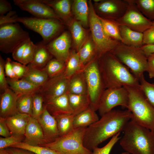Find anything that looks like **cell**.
Listing matches in <instances>:
<instances>
[{
  "instance_id": "obj_40",
  "label": "cell",
  "mask_w": 154,
  "mask_h": 154,
  "mask_svg": "<svg viewBox=\"0 0 154 154\" xmlns=\"http://www.w3.org/2000/svg\"><path fill=\"white\" fill-rule=\"evenodd\" d=\"M43 96L38 92L34 94L31 116L37 120L42 113L44 110Z\"/></svg>"
},
{
  "instance_id": "obj_15",
  "label": "cell",
  "mask_w": 154,
  "mask_h": 154,
  "mask_svg": "<svg viewBox=\"0 0 154 154\" xmlns=\"http://www.w3.org/2000/svg\"><path fill=\"white\" fill-rule=\"evenodd\" d=\"M69 81V78L64 74L49 78L46 83L40 88L38 92L44 98L56 97L68 93Z\"/></svg>"
},
{
  "instance_id": "obj_20",
  "label": "cell",
  "mask_w": 154,
  "mask_h": 154,
  "mask_svg": "<svg viewBox=\"0 0 154 154\" xmlns=\"http://www.w3.org/2000/svg\"><path fill=\"white\" fill-rule=\"evenodd\" d=\"M18 95L9 87L0 96V117L5 118L18 113L17 107Z\"/></svg>"
},
{
  "instance_id": "obj_9",
  "label": "cell",
  "mask_w": 154,
  "mask_h": 154,
  "mask_svg": "<svg viewBox=\"0 0 154 154\" xmlns=\"http://www.w3.org/2000/svg\"><path fill=\"white\" fill-rule=\"evenodd\" d=\"M89 21L97 56L100 58L111 52L121 42L108 37L105 33L99 17L91 1L89 3Z\"/></svg>"
},
{
  "instance_id": "obj_14",
  "label": "cell",
  "mask_w": 154,
  "mask_h": 154,
  "mask_svg": "<svg viewBox=\"0 0 154 154\" xmlns=\"http://www.w3.org/2000/svg\"><path fill=\"white\" fill-rule=\"evenodd\" d=\"M128 5L127 0L101 1L97 5V8L100 17L116 20L123 15Z\"/></svg>"
},
{
  "instance_id": "obj_43",
  "label": "cell",
  "mask_w": 154,
  "mask_h": 154,
  "mask_svg": "<svg viewBox=\"0 0 154 154\" xmlns=\"http://www.w3.org/2000/svg\"><path fill=\"white\" fill-rule=\"evenodd\" d=\"M24 135H11L9 137H0V149H5L19 143L22 142Z\"/></svg>"
},
{
  "instance_id": "obj_35",
  "label": "cell",
  "mask_w": 154,
  "mask_h": 154,
  "mask_svg": "<svg viewBox=\"0 0 154 154\" xmlns=\"http://www.w3.org/2000/svg\"><path fill=\"white\" fill-rule=\"evenodd\" d=\"M80 62L83 68L84 66L97 56V52L94 45L90 41H87L77 52Z\"/></svg>"
},
{
  "instance_id": "obj_38",
  "label": "cell",
  "mask_w": 154,
  "mask_h": 154,
  "mask_svg": "<svg viewBox=\"0 0 154 154\" xmlns=\"http://www.w3.org/2000/svg\"><path fill=\"white\" fill-rule=\"evenodd\" d=\"M138 8L147 18L154 20V0H134Z\"/></svg>"
},
{
  "instance_id": "obj_37",
  "label": "cell",
  "mask_w": 154,
  "mask_h": 154,
  "mask_svg": "<svg viewBox=\"0 0 154 154\" xmlns=\"http://www.w3.org/2000/svg\"><path fill=\"white\" fill-rule=\"evenodd\" d=\"M34 94L18 95L17 107L19 113L27 114L31 116Z\"/></svg>"
},
{
  "instance_id": "obj_28",
  "label": "cell",
  "mask_w": 154,
  "mask_h": 154,
  "mask_svg": "<svg viewBox=\"0 0 154 154\" xmlns=\"http://www.w3.org/2000/svg\"><path fill=\"white\" fill-rule=\"evenodd\" d=\"M75 116L73 114H62L53 116L56 122L60 137L68 134L74 129L73 121Z\"/></svg>"
},
{
  "instance_id": "obj_1",
  "label": "cell",
  "mask_w": 154,
  "mask_h": 154,
  "mask_svg": "<svg viewBox=\"0 0 154 154\" xmlns=\"http://www.w3.org/2000/svg\"><path fill=\"white\" fill-rule=\"evenodd\" d=\"M101 117L86 129L83 144L91 151L109 138L123 131L131 119V114L128 109L112 110Z\"/></svg>"
},
{
  "instance_id": "obj_53",
  "label": "cell",
  "mask_w": 154,
  "mask_h": 154,
  "mask_svg": "<svg viewBox=\"0 0 154 154\" xmlns=\"http://www.w3.org/2000/svg\"><path fill=\"white\" fill-rule=\"evenodd\" d=\"M9 154H36L27 150L10 147L5 149Z\"/></svg>"
},
{
  "instance_id": "obj_34",
  "label": "cell",
  "mask_w": 154,
  "mask_h": 154,
  "mask_svg": "<svg viewBox=\"0 0 154 154\" xmlns=\"http://www.w3.org/2000/svg\"><path fill=\"white\" fill-rule=\"evenodd\" d=\"M79 22L74 21L71 27V31L76 48L78 52L86 39L85 31Z\"/></svg>"
},
{
  "instance_id": "obj_24",
  "label": "cell",
  "mask_w": 154,
  "mask_h": 154,
  "mask_svg": "<svg viewBox=\"0 0 154 154\" xmlns=\"http://www.w3.org/2000/svg\"><path fill=\"white\" fill-rule=\"evenodd\" d=\"M68 93L87 95V88L83 69L69 78Z\"/></svg>"
},
{
  "instance_id": "obj_17",
  "label": "cell",
  "mask_w": 154,
  "mask_h": 154,
  "mask_svg": "<svg viewBox=\"0 0 154 154\" xmlns=\"http://www.w3.org/2000/svg\"><path fill=\"white\" fill-rule=\"evenodd\" d=\"M37 120L42 129L45 144L52 143L60 137L56 121L44 105L43 112Z\"/></svg>"
},
{
  "instance_id": "obj_50",
  "label": "cell",
  "mask_w": 154,
  "mask_h": 154,
  "mask_svg": "<svg viewBox=\"0 0 154 154\" xmlns=\"http://www.w3.org/2000/svg\"><path fill=\"white\" fill-rule=\"evenodd\" d=\"M147 71L150 78H154V53L147 56Z\"/></svg>"
},
{
  "instance_id": "obj_54",
  "label": "cell",
  "mask_w": 154,
  "mask_h": 154,
  "mask_svg": "<svg viewBox=\"0 0 154 154\" xmlns=\"http://www.w3.org/2000/svg\"><path fill=\"white\" fill-rule=\"evenodd\" d=\"M16 14L15 11L12 10L8 12L6 15H0V25L9 23L13 17Z\"/></svg>"
},
{
  "instance_id": "obj_11",
  "label": "cell",
  "mask_w": 154,
  "mask_h": 154,
  "mask_svg": "<svg viewBox=\"0 0 154 154\" xmlns=\"http://www.w3.org/2000/svg\"><path fill=\"white\" fill-rule=\"evenodd\" d=\"M129 93L124 86L106 88L100 100L98 110L101 116L117 106L127 108Z\"/></svg>"
},
{
  "instance_id": "obj_52",
  "label": "cell",
  "mask_w": 154,
  "mask_h": 154,
  "mask_svg": "<svg viewBox=\"0 0 154 154\" xmlns=\"http://www.w3.org/2000/svg\"><path fill=\"white\" fill-rule=\"evenodd\" d=\"M12 7L11 4L6 0H0V15L4 14L12 11Z\"/></svg>"
},
{
  "instance_id": "obj_56",
  "label": "cell",
  "mask_w": 154,
  "mask_h": 154,
  "mask_svg": "<svg viewBox=\"0 0 154 154\" xmlns=\"http://www.w3.org/2000/svg\"><path fill=\"white\" fill-rule=\"evenodd\" d=\"M0 154H9L5 149H0Z\"/></svg>"
},
{
  "instance_id": "obj_5",
  "label": "cell",
  "mask_w": 154,
  "mask_h": 154,
  "mask_svg": "<svg viewBox=\"0 0 154 154\" xmlns=\"http://www.w3.org/2000/svg\"><path fill=\"white\" fill-rule=\"evenodd\" d=\"M110 52L130 69L139 81L147 71V57L140 47L127 46L120 42Z\"/></svg>"
},
{
  "instance_id": "obj_51",
  "label": "cell",
  "mask_w": 154,
  "mask_h": 154,
  "mask_svg": "<svg viewBox=\"0 0 154 154\" xmlns=\"http://www.w3.org/2000/svg\"><path fill=\"white\" fill-rule=\"evenodd\" d=\"M0 135L4 137H9L11 135L4 118L1 117H0Z\"/></svg>"
},
{
  "instance_id": "obj_57",
  "label": "cell",
  "mask_w": 154,
  "mask_h": 154,
  "mask_svg": "<svg viewBox=\"0 0 154 154\" xmlns=\"http://www.w3.org/2000/svg\"><path fill=\"white\" fill-rule=\"evenodd\" d=\"M130 154L127 152H122V153H119V154Z\"/></svg>"
},
{
  "instance_id": "obj_48",
  "label": "cell",
  "mask_w": 154,
  "mask_h": 154,
  "mask_svg": "<svg viewBox=\"0 0 154 154\" xmlns=\"http://www.w3.org/2000/svg\"><path fill=\"white\" fill-rule=\"evenodd\" d=\"M143 45L154 44V26L145 30L143 33Z\"/></svg>"
},
{
  "instance_id": "obj_45",
  "label": "cell",
  "mask_w": 154,
  "mask_h": 154,
  "mask_svg": "<svg viewBox=\"0 0 154 154\" xmlns=\"http://www.w3.org/2000/svg\"><path fill=\"white\" fill-rule=\"evenodd\" d=\"M31 41L29 38L22 42L17 46L12 53V57L14 60L21 63L24 50Z\"/></svg>"
},
{
  "instance_id": "obj_49",
  "label": "cell",
  "mask_w": 154,
  "mask_h": 154,
  "mask_svg": "<svg viewBox=\"0 0 154 154\" xmlns=\"http://www.w3.org/2000/svg\"><path fill=\"white\" fill-rule=\"evenodd\" d=\"M11 60L9 58L5 60L4 69L7 77L12 79H18L15 74L11 63Z\"/></svg>"
},
{
  "instance_id": "obj_23",
  "label": "cell",
  "mask_w": 154,
  "mask_h": 154,
  "mask_svg": "<svg viewBox=\"0 0 154 154\" xmlns=\"http://www.w3.org/2000/svg\"><path fill=\"white\" fill-rule=\"evenodd\" d=\"M120 34L123 44L140 47L143 45V33L134 31L125 25L119 24Z\"/></svg>"
},
{
  "instance_id": "obj_19",
  "label": "cell",
  "mask_w": 154,
  "mask_h": 154,
  "mask_svg": "<svg viewBox=\"0 0 154 154\" xmlns=\"http://www.w3.org/2000/svg\"><path fill=\"white\" fill-rule=\"evenodd\" d=\"M22 142L32 146L46 143L41 127L37 120L31 116L27 124Z\"/></svg>"
},
{
  "instance_id": "obj_31",
  "label": "cell",
  "mask_w": 154,
  "mask_h": 154,
  "mask_svg": "<svg viewBox=\"0 0 154 154\" xmlns=\"http://www.w3.org/2000/svg\"><path fill=\"white\" fill-rule=\"evenodd\" d=\"M72 9L76 19L83 26H87L89 20V7L87 1H75L73 4Z\"/></svg>"
},
{
  "instance_id": "obj_8",
  "label": "cell",
  "mask_w": 154,
  "mask_h": 154,
  "mask_svg": "<svg viewBox=\"0 0 154 154\" xmlns=\"http://www.w3.org/2000/svg\"><path fill=\"white\" fill-rule=\"evenodd\" d=\"M20 22L27 28L39 34L47 44L62 30L64 26L60 21L56 19L32 17H19L17 15L11 23Z\"/></svg>"
},
{
  "instance_id": "obj_36",
  "label": "cell",
  "mask_w": 154,
  "mask_h": 154,
  "mask_svg": "<svg viewBox=\"0 0 154 154\" xmlns=\"http://www.w3.org/2000/svg\"><path fill=\"white\" fill-rule=\"evenodd\" d=\"M65 68V64L55 58H52L42 69L49 78H51L64 74Z\"/></svg>"
},
{
  "instance_id": "obj_44",
  "label": "cell",
  "mask_w": 154,
  "mask_h": 154,
  "mask_svg": "<svg viewBox=\"0 0 154 154\" xmlns=\"http://www.w3.org/2000/svg\"><path fill=\"white\" fill-rule=\"evenodd\" d=\"M36 48L35 44L31 41L25 48L23 52L21 63L26 65L32 61Z\"/></svg>"
},
{
  "instance_id": "obj_41",
  "label": "cell",
  "mask_w": 154,
  "mask_h": 154,
  "mask_svg": "<svg viewBox=\"0 0 154 154\" xmlns=\"http://www.w3.org/2000/svg\"><path fill=\"white\" fill-rule=\"evenodd\" d=\"M11 147L27 150L36 154H58L54 151L47 147L31 145L23 142L17 143Z\"/></svg>"
},
{
  "instance_id": "obj_21",
  "label": "cell",
  "mask_w": 154,
  "mask_h": 154,
  "mask_svg": "<svg viewBox=\"0 0 154 154\" xmlns=\"http://www.w3.org/2000/svg\"><path fill=\"white\" fill-rule=\"evenodd\" d=\"M31 116L20 113L4 118L11 135H24Z\"/></svg>"
},
{
  "instance_id": "obj_3",
  "label": "cell",
  "mask_w": 154,
  "mask_h": 154,
  "mask_svg": "<svg viewBox=\"0 0 154 154\" xmlns=\"http://www.w3.org/2000/svg\"><path fill=\"white\" fill-rule=\"evenodd\" d=\"M119 144L130 154H154V132L131 119L123 130Z\"/></svg>"
},
{
  "instance_id": "obj_33",
  "label": "cell",
  "mask_w": 154,
  "mask_h": 154,
  "mask_svg": "<svg viewBox=\"0 0 154 154\" xmlns=\"http://www.w3.org/2000/svg\"><path fill=\"white\" fill-rule=\"evenodd\" d=\"M99 17L106 34L110 37L121 42L119 24L115 20Z\"/></svg>"
},
{
  "instance_id": "obj_7",
  "label": "cell",
  "mask_w": 154,
  "mask_h": 154,
  "mask_svg": "<svg viewBox=\"0 0 154 154\" xmlns=\"http://www.w3.org/2000/svg\"><path fill=\"white\" fill-rule=\"evenodd\" d=\"M87 127L74 128L55 141L40 146L50 148L58 154H92L83 144Z\"/></svg>"
},
{
  "instance_id": "obj_10",
  "label": "cell",
  "mask_w": 154,
  "mask_h": 154,
  "mask_svg": "<svg viewBox=\"0 0 154 154\" xmlns=\"http://www.w3.org/2000/svg\"><path fill=\"white\" fill-rule=\"evenodd\" d=\"M29 38V33L17 23L0 25V50L3 53H12L20 43Z\"/></svg>"
},
{
  "instance_id": "obj_46",
  "label": "cell",
  "mask_w": 154,
  "mask_h": 154,
  "mask_svg": "<svg viewBox=\"0 0 154 154\" xmlns=\"http://www.w3.org/2000/svg\"><path fill=\"white\" fill-rule=\"evenodd\" d=\"M13 70L18 79L22 78L29 70V66L21 63L11 61Z\"/></svg>"
},
{
  "instance_id": "obj_4",
  "label": "cell",
  "mask_w": 154,
  "mask_h": 154,
  "mask_svg": "<svg viewBox=\"0 0 154 154\" xmlns=\"http://www.w3.org/2000/svg\"><path fill=\"white\" fill-rule=\"evenodd\" d=\"M124 87L128 92L127 109L131 113V119L154 132V108L139 89L128 86Z\"/></svg>"
},
{
  "instance_id": "obj_12",
  "label": "cell",
  "mask_w": 154,
  "mask_h": 154,
  "mask_svg": "<svg viewBox=\"0 0 154 154\" xmlns=\"http://www.w3.org/2000/svg\"><path fill=\"white\" fill-rule=\"evenodd\" d=\"M128 5L123 15L116 20L119 24L131 30L143 33L152 26L153 22L145 17L138 8L134 0H127Z\"/></svg>"
},
{
  "instance_id": "obj_16",
  "label": "cell",
  "mask_w": 154,
  "mask_h": 154,
  "mask_svg": "<svg viewBox=\"0 0 154 154\" xmlns=\"http://www.w3.org/2000/svg\"><path fill=\"white\" fill-rule=\"evenodd\" d=\"M71 38L67 31H64L46 44V47L55 58L65 63L70 54Z\"/></svg>"
},
{
  "instance_id": "obj_22",
  "label": "cell",
  "mask_w": 154,
  "mask_h": 154,
  "mask_svg": "<svg viewBox=\"0 0 154 154\" xmlns=\"http://www.w3.org/2000/svg\"><path fill=\"white\" fill-rule=\"evenodd\" d=\"M35 44L36 48L33 59L28 65L32 67L42 70L53 56L42 40Z\"/></svg>"
},
{
  "instance_id": "obj_13",
  "label": "cell",
  "mask_w": 154,
  "mask_h": 154,
  "mask_svg": "<svg viewBox=\"0 0 154 154\" xmlns=\"http://www.w3.org/2000/svg\"><path fill=\"white\" fill-rule=\"evenodd\" d=\"M13 2L21 10L29 12L35 17L62 21L54 10L41 0H14Z\"/></svg>"
},
{
  "instance_id": "obj_55",
  "label": "cell",
  "mask_w": 154,
  "mask_h": 154,
  "mask_svg": "<svg viewBox=\"0 0 154 154\" xmlns=\"http://www.w3.org/2000/svg\"><path fill=\"white\" fill-rule=\"evenodd\" d=\"M140 48L147 57L150 54L154 53V44L143 45Z\"/></svg>"
},
{
  "instance_id": "obj_30",
  "label": "cell",
  "mask_w": 154,
  "mask_h": 154,
  "mask_svg": "<svg viewBox=\"0 0 154 154\" xmlns=\"http://www.w3.org/2000/svg\"><path fill=\"white\" fill-rule=\"evenodd\" d=\"M29 70L21 79L25 80L34 85L40 87L48 80L49 77L46 73L42 70L31 67L29 65Z\"/></svg>"
},
{
  "instance_id": "obj_47",
  "label": "cell",
  "mask_w": 154,
  "mask_h": 154,
  "mask_svg": "<svg viewBox=\"0 0 154 154\" xmlns=\"http://www.w3.org/2000/svg\"><path fill=\"white\" fill-rule=\"evenodd\" d=\"M5 61L1 56H0V89L2 92L9 86L7 84L5 71L4 66Z\"/></svg>"
},
{
  "instance_id": "obj_25",
  "label": "cell",
  "mask_w": 154,
  "mask_h": 154,
  "mask_svg": "<svg viewBox=\"0 0 154 154\" xmlns=\"http://www.w3.org/2000/svg\"><path fill=\"white\" fill-rule=\"evenodd\" d=\"M6 79L9 87L18 95L34 94L38 92L40 88L22 79Z\"/></svg>"
},
{
  "instance_id": "obj_39",
  "label": "cell",
  "mask_w": 154,
  "mask_h": 154,
  "mask_svg": "<svg viewBox=\"0 0 154 154\" xmlns=\"http://www.w3.org/2000/svg\"><path fill=\"white\" fill-rule=\"evenodd\" d=\"M139 89L145 97L154 108V83H150L146 80L144 75L139 80Z\"/></svg>"
},
{
  "instance_id": "obj_18",
  "label": "cell",
  "mask_w": 154,
  "mask_h": 154,
  "mask_svg": "<svg viewBox=\"0 0 154 154\" xmlns=\"http://www.w3.org/2000/svg\"><path fill=\"white\" fill-rule=\"evenodd\" d=\"M68 93L56 97L44 98V105L52 116L62 114H73L69 104Z\"/></svg>"
},
{
  "instance_id": "obj_26",
  "label": "cell",
  "mask_w": 154,
  "mask_h": 154,
  "mask_svg": "<svg viewBox=\"0 0 154 154\" xmlns=\"http://www.w3.org/2000/svg\"><path fill=\"white\" fill-rule=\"evenodd\" d=\"M99 119L96 112L90 107L75 116L73 121L74 128L88 127Z\"/></svg>"
},
{
  "instance_id": "obj_58",
  "label": "cell",
  "mask_w": 154,
  "mask_h": 154,
  "mask_svg": "<svg viewBox=\"0 0 154 154\" xmlns=\"http://www.w3.org/2000/svg\"><path fill=\"white\" fill-rule=\"evenodd\" d=\"M153 22V25L152 26H154V20L152 21Z\"/></svg>"
},
{
  "instance_id": "obj_29",
  "label": "cell",
  "mask_w": 154,
  "mask_h": 154,
  "mask_svg": "<svg viewBox=\"0 0 154 154\" xmlns=\"http://www.w3.org/2000/svg\"><path fill=\"white\" fill-rule=\"evenodd\" d=\"M51 7L56 13L63 20H66L70 13L71 5L68 0H41Z\"/></svg>"
},
{
  "instance_id": "obj_2",
  "label": "cell",
  "mask_w": 154,
  "mask_h": 154,
  "mask_svg": "<svg viewBox=\"0 0 154 154\" xmlns=\"http://www.w3.org/2000/svg\"><path fill=\"white\" fill-rule=\"evenodd\" d=\"M99 59L106 89L124 86L139 89V80L111 52L105 54Z\"/></svg>"
},
{
  "instance_id": "obj_42",
  "label": "cell",
  "mask_w": 154,
  "mask_h": 154,
  "mask_svg": "<svg viewBox=\"0 0 154 154\" xmlns=\"http://www.w3.org/2000/svg\"><path fill=\"white\" fill-rule=\"evenodd\" d=\"M120 133H118L113 136L109 141L104 147L94 148L93 150L92 154H109L115 145L119 140Z\"/></svg>"
},
{
  "instance_id": "obj_6",
  "label": "cell",
  "mask_w": 154,
  "mask_h": 154,
  "mask_svg": "<svg viewBox=\"0 0 154 154\" xmlns=\"http://www.w3.org/2000/svg\"><path fill=\"white\" fill-rule=\"evenodd\" d=\"M83 70L86 82L90 108L96 112L98 110L101 97L106 89L99 58L96 56L94 58L84 66Z\"/></svg>"
},
{
  "instance_id": "obj_32",
  "label": "cell",
  "mask_w": 154,
  "mask_h": 154,
  "mask_svg": "<svg viewBox=\"0 0 154 154\" xmlns=\"http://www.w3.org/2000/svg\"><path fill=\"white\" fill-rule=\"evenodd\" d=\"M65 64V68L64 74L68 78L83 69L78 52L72 51L70 52Z\"/></svg>"
},
{
  "instance_id": "obj_27",
  "label": "cell",
  "mask_w": 154,
  "mask_h": 154,
  "mask_svg": "<svg viewBox=\"0 0 154 154\" xmlns=\"http://www.w3.org/2000/svg\"><path fill=\"white\" fill-rule=\"evenodd\" d=\"M70 106L75 116L90 107V102L87 95L68 93Z\"/></svg>"
}]
</instances>
